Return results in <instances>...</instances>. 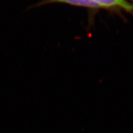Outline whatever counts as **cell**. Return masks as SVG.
I'll list each match as a JSON object with an SVG mask.
<instances>
[{
	"instance_id": "cell-2",
	"label": "cell",
	"mask_w": 133,
	"mask_h": 133,
	"mask_svg": "<svg viewBox=\"0 0 133 133\" xmlns=\"http://www.w3.org/2000/svg\"><path fill=\"white\" fill-rule=\"evenodd\" d=\"M102 9L123 10L133 14V3L125 0H94Z\"/></svg>"
},
{
	"instance_id": "cell-3",
	"label": "cell",
	"mask_w": 133,
	"mask_h": 133,
	"mask_svg": "<svg viewBox=\"0 0 133 133\" xmlns=\"http://www.w3.org/2000/svg\"><path fill=\"white\" fill-rule=\"evenodd\" d=\"M125 1H128V2H129V1H131V2L133 3V0H125Z\"/></svg>"
},
{
	"instance_id": "cell-1",
	"label": "cell",
	"mask_w": 133,
	"mask_h": 133,
	"mask_svg": "<svg viewBox=\"0 0 133 133\" xmlns=\"http://www.w3.org/2000/svg\"><path fill=\"white\" fill-rule=\"evenodd\" d=\"M53 3H64L71 6L86 8L91 9H102L101 6L94 0H42L36 4L31 5L28 8L27 10L41 7L44 5L53 4Z\"/></svg>"
}]
</instances>
